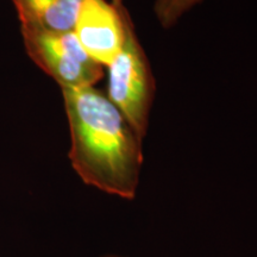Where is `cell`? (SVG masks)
Returning a JSON list of instances; mask_svg holds the SVG:
<instances>
[{"label":"cell","instance_id":"1","mask_svg":"<svg viewBox=\"0 0 257 257\" xmlns=\"http://www.w3.org/2000/svg\"><path fill=\"white\" fill-rule=\"evenodd\" d=\"M62 95L74 172L87 186L133 200L142 172L143 141L107 95L94 86L62 89Z\"/></svg>","mask_w":257,"mask_h":257},{"label":"cell","instance_id":"2","mask_svg":"<svg viewBox=\"0 0 257 257\" xmlns=\"http://www.w3.org/2000/svg\"><path fill=\"white\" fill-rule=\"evenodd\" d=\"M107 68V98L144 142L156 83L128 10L124 15L123 46Z\"/></svg>","mask_w":257,"mask_h":257},{"label":"cell","instance_id":"3","mask_svg":"<svg viewBox=\"0 0 257 257\" xmlns=\"http://www.w3.org/2000/svg\"><path fill=\"white\" fill-rule=\"evenodd\" d=\"M30 59L59 83L61 89L92 87L104 75L102 66L83 50L73 31L55 32L21 27Z\"/></svg>","mask_w":257,"mask_h":257},{"label":"cell","instance_id":"4","mask_svg":"<svg viewBox=\"0 0 257 257\" xmlns=\"http://www.w3.org/2000/svg\"><path fill=\"white\" fill-rule=\"evenodd\" d=\"M124 0H82L74 35L93 61L108 67L124 42Z\"/></svg>","mask_w":257,"mask_h":257},{"label":"cell","instance_id":"5","mask_svg":"<svg viewBox=\"0 0 257 257\" xmlns=\"http://www.w3.org/2000/svg\"><path fill=\"white\" fill-rule=\"evenodd\" d=\"M21 27L47 31L74 30L82 0H11Z\"/></svg>","mask_w":257,"mask_h":257},{"label":"cell","instance_id":"6","mask_svg":"<svg viewBox=\"0 0 257 257\" xmlns=\"http://www.w3.org/2000/svg\"><path fill=\"white\" fill-rule=\"evenodd\" d=\"M202 0H154V14L163 29H170Z\"/></svg>","mask_w":257,"mask_h":257},{"label":"cell","instance_id":"7","mask_svg":"<svg viewBox=\"0 0 257 257\" xmlns=\"http://www.w3.org/2000/svg\"><path fill=\"white\" fill-rule=\"evenodd\" d=\"M101 257H127V256H123V255H117V253H107V255H104Z\"/></svg>","mask_w":257,"mask_h":257}]
</instances>
